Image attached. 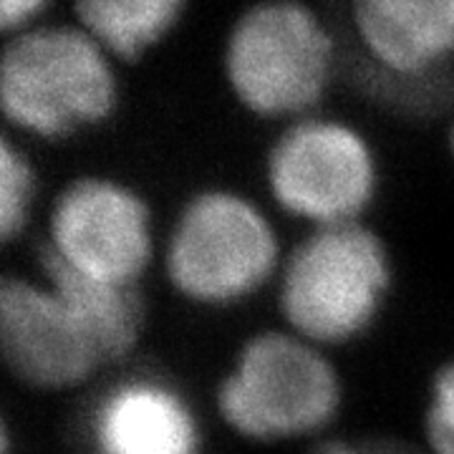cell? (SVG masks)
Returning <instances> with one entry per match:
<instances>
[{
	"instance_id": "6da1fadb",
	"label": "cell",
	"mask_w": 454,
	"mask_h": 454,
	"mask_svg": "<svg viewBox=\"0 0 454 454\" xmlns=\"http://www.w3.org/2000/svg\"><path fill=\"white\" fill-rule=\"evenodd\" d=\"M119 61L74 20H43L8 35L0 109L18 137L66 142L98 129L121 104Z\"/></svg>"
},
{
	"instance_id": "7a4b0ae2",
	"label": "cell",
	"mask_w": 454,
	"mask_h": 454,
	"mask_svg": "<svg viewBox=\"0 0 454 454\" xmlns=\"http://www.w3.org/2000/svg\"><path fill=\"white\" fill-rule=\"evenodd\" d=\"M220 68L243 112L288 124L321 112L339 74V38L309 0H255L232 18Z\"/></svg>"
},
{
	"instance_id": "3957f363",
	"label": "cell",
	"mask_w": 454,
	"mask_h": 454,
	"mask_svg": "<svg viewBox=\"0 0 454 454\" xmlns=\"http://www.w3.org/2000/svg\"><path fill=\"white\" fill-rule=\"evenodd\" d=\"M340 406L343 381L328 351L288 328L250 336L215 389L227 429L255 444L318 439Z\"/></svg>"
},
{
	"instance_id": "277c9868",
	"label": "cell",
	"mask_w": 454,
	"mask_h": 454,
	"mask_svg": "<svg viewBox=\"0 0 454 454\" xmlns=\"http://www.w3.org/2000/svg\"><path fill=\"white\" fill-rule=\"evenodd\" d=\"M391 286L389 247L372 227H316L283 260L278 310L288 331L328 351L372 331Z\"/></svg>"
},
{
	"instance_id": "5b68a950",
	"label": "cell",
	"mask_w": 454,
	"mask_h": 454,
	"mask_svg": "<svg viewBox=\"0 0 454 454\" xmlns=\"http://www.w3.org/2000/svg\"><path fill=\"white\" fill-rule=\"evenodd\" d=\"M283 247L253 197L227 187L200 190L164 238L169 288L200 309H232L258 295L283 268Z\"/></svg>"
},
{
	"instance_id": "8992f818",
	"label": "cell",
	"mask_w": 454,
	"mask_h": 454,
	"mask_svg": "<svg viewBox=\"0 0 454 454\" xmlns=\"http://www.w3.org/2000/svg\"><path fill=\"white\" fill-rule=\"evenodd\" d=\"M262 172L270 200L310 230L364 223L379 192V160L369 137L324 112L283 124Z\"/></svg>"
},
{
	"instance_id": "52a82bcc",
	"label": "cell",
	"mask_w": 454,
	"mask_h": 454,
	"mask_svg": "<svg viewBox=\"0 0 454 454\" xmlns=\"http://www.w3.org/2000/svg\"><path fill=\"white\" fill-rule=\"evenodd\" d=\"M154 255L149 202L127 182L83 175L53 197L38 258L76 276L139 288Z\"/></svg>"
},
{
	"instance_id": "ba28073f",
	"label": "cell",
	"mask_w": 454,
	"mask_h": 454,
	"mask_svg": "<svg viewBox=\"0 0 454 454\" xmlns=\"http://www.w3.org/2000/svg\"><path fill=\"white\" fill-rule=\"evenodd\" d=\"M0 354L11 376L35 391L76 389L106 369L79 313L41 273L3 280Z\"/></svg>"
},
{
	"instance_id": "9c48e42d",
	"label": "cell",
	"mask_w": 454,
	"mask_h": 454,
	"mask_svg": "<svg viewBox=\"0 0 454 454\" xmlns=\"http://www.w3.org/2000/svg\"><path fill=\"white\" fill-rule=\"evenodd\" d=\"M89 454H200L192 402L162 373L131 372L106 384L83 414Z\"/></svg>"
},
{
	"instance_id": "30bf717a",
	"label": "cell",
	"mask_w": 454,
	"mask_h": 454,
	"mask_svg": "<svg viewBox=\"0 0 454 454\" xmlns=\"http://www.w3.org/2000/svg\"><path fill=\"white\" fill-rule=\"evenodd\" d=\"M348 28L391 82H424L454 61V0H348Z\"/></svg>"
},
{
	"instance_id": "8fae6325",
	"label": "cell",
	"mask_w": 454,
	"mask_h": 454,
	"mask_svg": "<svg viewBox=\"0 0 454 454\" xmlns=\"http://www.w3.org/2000/svg\"><path fill=\"white\" fill-rule=\"evenodd\" d=\"M38 273L51 280L68 306L79 313L106 366L121 364L134 354L146 325L145 298L139 288L76 276L43 258H38Z\"/></svg>"
},
{
	"instance_id": "7c38bea8",
	"label": "cell",
	"mask_w": 454,
	"mask_h": 454,
	"mask_svg": "<svg viewBox=\"0 0 454 454\" xmlns=\"http://www.w3.org/2000/svg\"><path fill=\"white\" fill-rule=\"evenodd\" d=\"M71 20L119 64H137L177 31L190 0H68Z\"/></svg>"
},
{
	"instance_id": "4fadbf2b",
	"label": "cell",
	"mask_w": 454,
	"mask_h": 454,
	"mask_svg": "<svg viewBox=\"0 0 454 454\" xmlns=\"http://www.w3.org/2000/svg\"><path fill=\"white\" fill-rule=\"evenodd\" d=\"M38 202V172L26 146L13 137L0 142V235L16 240L31 225Z\"/></svg>"
},
{
	"instance_id": "5bb4252c",
	"label": "cell",
	"mask_w": 454,
	"mask_h": 454,
	"mask_svg": "<svg viewBox=\"0 0 454 454\" xmlns=\"http://www.w3.org/2000/svg\"><path fill=\"white\" fill-rule=\"evenodd\" d=\"M424 444L432 454H454V358L432 376L424 409Z\"/></svg>"
},
{
	"instance_id": "9a60e30c",
	"label": "cell",
	"mask_w": 454,
	"mask_h": 454,
	"mask_svg": "<svg viewBox=\"0 0 454 454\" xmlns=\"http://www.w3.org/2000/svg\"><path fill=\"white\" fill-rule=\"evenodd\" d=\"M306 454H432L427 444H414L399 437L372 439H318Z\"/></svg>"
},
{
	"instance_id": "2e32d148",
	"label": "cell",
	"mask_w": 454,
	"mask_h": 454,
	"mask_svg": "<svg viewBox=\"0 0 454 454\" xmlns=\"http://www.w3.org/2000/svg\"><path fill=\"white\" fill-rule=\"evenodd\" d=\"M51 5L53 0H0V28L5 38L49 20Z\"/></svg>"
},
{
	"instance_id": "e0dca14e",
	"label": "cell",
	"mask_w": 454,
	"mask_h": 454,
	"mask_svg": "<svg viewBox=\"0 0 454 454\" xmlns=\"http://www.w3.org/2000/svg\"><path fill=\"white\" fill-rule=\"evenodd\" d=\"M447 146H450V157H452L454 162V121L452 127H450V134H447Z\"/></svg>"
}]
</instances>
